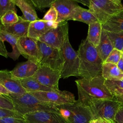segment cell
Returning a JSON list of instances; mask_svg holds the SVG:
<instances>
[{
    "mask_svg": "<svg viewBox=\"0 0 123 123\" xmlns=\"http://www.w3.org/2000/svg\"><path fill=\"white\" fill-rule=\"evenodd\" d=\"M105 80L102 75L91 79L81 78L76 80V85L89 97L97 99H111L113 96L105 85Z\"/></svg>",
    "mask_w": 123,
    "mask_h": 123,
    "instance_id": "cell-5",
    "label": "cell"
},
{
    "mask_svg": "<svg viewBox=\"0 0 123 123\" xmlns=\"http://www.w3.org/2000/svg\"><path fill=\"white\" fill-rule=\"evenodd\" d=\"M122 51L116 49H113L107 58L105 62L111 63L117 65L122 58Z\"/></svg>",
    "mask_w": 123,
    "mask_h": 123,
    "instance_id": "cell-30",
    "label": "cell"
},
{
    "mask_svg": "<svg viewBox=\"0 0 123 123\" xmlns=\"http://www.w3.org/2000/svg\"><path fill=\"white\" fill-rule=\"evenodd\" d=\"M17 46L21 55L39 65L41 55L37 40L28 36L21 37L18 39Z\"/></svg>",
    "mask_w": 123,
    "mask_h": 123,
    "instance_id": "cell-10",
    "label": "cell"
},
{
    "mask_svg": "<svg viewBox=\"0 0 123 123\" xmlns=\"http://www.w3.org/2000/svg\"><path fill=\"white\" fill-rule=\"evenodd\" d=\"M39 65L30 61L18 63L11 71L13 78L19 80L32 77L38 70Z\"/></svg>",
    "mask_w": 123,
    "mask_h": 123,
    "instance_id": "cell-16",
    "label": "cell"
},
{
    "mask_svg": "<svg viewBox=\"0 0 123 123\" xmlns=\"http://www.w3.org/2000/svg\"><path fill=\"white\" fill-rule=\"evenodd\" d=\"M30 23L25 19L23 16H19V21L17 23L9 25H2L1 30L7 32L18 38L27 36Z\"/></svg>",
    "mask_w": 123,
    "mask_h": 123,
    "instance_id": "cell-18",
    "label": "cell"
},
{
    "mask_svg": "<svg viewBox=\"0 0 123 123\" xmlns=\"http://www.w3.org/2000/svg\"><path fill=\"white\" fill-rule=\"evenodd\" d=\"M106 32L113 45L114 49L122 51L123 49V31L119 32Z\"/></svg>",
    "mask_w": 123,
    "mask_h": 123,
    "instance_id": "cell-27",
    "label": "cell"
},
{
    "mask_svg": "<svg viewBox=\"0 0 123 123\" xmlns=\"http://www.w3.org/2000/svg\"><path fill=\"white\" fill-rule=\"evenodd\" d=\"M58 19V13L54 8V7L51 6L49 10L44 15L42 20L45 21H51L56 22Z\"/></svg>",
    "mask_w": 123,
    "mask_h": 123,
    "instance_id": "cell-31",
    "label": "cell"
},
{
    "mask_svg": "<svg viewBox=\"0 0 123 123\" xmlns=\"http://www.w3.org/2000/svg\"><path fill=\"white\" fill-rule=\"evenodd\" d=\"M42 102L55 106L73 103L76 101L74 95L67 91H37L30 92Z\"/></svg>",
    "mask_w": 123,
    "mask_h": 123,
    "instance_id": "cell-8",
    "label": "cell"
},
{
    "mask_svg": "<svg viewBox=\"0 0 123 123\" xmlns=\"http://www.w3.org/2000/svg\"><path fill=\"white\" fill-rule=\"evenodd\" d=\"M52 6L58 13L56 22L60 23L66 21L73 11L79 5L75 0H54Z\"/></svg>",
    "mask_w": 123,
    "mask_h": 123,
    "instance_id": "cell-17",
    "label": "cell"
},
{
    "mask_svg": "<svg viewBox=\"0 0 123 123\" xmlns=\"http://www.w3.org/2000/svg\"><path fill=\"white\" fill-rule=\"evenodd\" d=\"M27 123H67L59 112L39 111L24 115Z\"/></svg>",
    "mask_w": 123,
    "mask_h": 123,
    "instance_id": "cell-13",
    "label": "cell"
},
{
    "mask_svg": "<svg viewBox=\"0 0 123 123\" xmlns=\"http://www.w3.org/2000/svg\"><path fill=\"white\" fill-rule=\"evenodd\" d=\"M96 48L103 62H105L109 55L114 49L106 31L103 29L100 42Z\"/></svg>",
    "mask_w": 123,
    "mask_h": 123,
    "instance_id": "cell-23",
    "label": "cell"
},
{
    "mask_svg": "<svg viewBox=\"0 0 123 123\" xmlns=\"http://www.w3.org/2000/svg\"><path fill=\"white\" fill-rule=\"evenodd\" d=\"M89 123H111L109 121L102 118H97L91 121Z\"/></svg>",
    "mask_w": 123,
    "mask_h": 123,
    "instance_id": "cell-40",
    "label": "cell"
},
{
    "mask_svg": "<svg viewBox=\"0 0 123 123\" xmlns=\"http://www.w3.org/2000/svg\"><path fill=\"white\" fill-rule=\"evenodd\" d=\"M0 108L14 110L12 101L5 95H0Z\"/></svg>",
    "mask_w": 123,
    "mask_h": 123,
    "instance_id": "cell-35",
    "label": "cell"
},
{
    "mask_svg": "<svg viewBox=\"0 0 123 123\" xmlns=\"http://www.w3.org/2000/svg\"><path fill=\"white\" fill-rule=\"evenodd\" d=\"M88 10L102 25L123 10L121 0H90Z\"/></svg>",
    "mask_w": 123,
    "mask_h": 123,
    "instance_id": "cell-4",
    "label": "cell"
},
{
    "mask_svg": "<svg viewBox=\"0 0 123 123\" xmlns=\"http://www.w3.org/2000/svg\"><path fill=\"white\" fill-rule=\"evenodd\" d=\"M59 23L45 21L42 19L31 22L28 28L27 36L36 40H38L49 30L56 27Z\"/></svg>",
    "mask_w": 123,
    "mask_h": 123,
    "instance_id": "cell-14",
    "label": "cell"
},
{
    "mask_svg": "<svg viewBox=\"0 0 123 123\" xmlns=\"http://www.w3.org/2000/svg\"><path fill=\"white\" fill-rule=\"evenodd\" d=\"M2 25V24H1L0 20V31L1 30ZM8 52L7 51V50L6 49L4 41H2L0 39V55H1L3 57L7 58L8 57Z\"/></svg>",
    "mask_w": 123,
    "mask_h": 123,
    "instance_id": "cell-39",
    "label": "cell"
},
{
    "mask_svg": "<svg viewBox=\"0 0 123 123\" xmlns=\"http://www.w3.org/2000/svg\"><path fill=\"white\" fill-rule=\"evenodd\" d=\"M19 38L3 30L0 31V39L3 41H7L12 47V51L10 53L8 52V57L12 58L14 61L17 60L21 55L17 46V41Z\"/></svg>",
    "mask_w": 123,
    "mask_h": 123,
    "instance_id": "cell-26",
    "label": "cell"
},
{
    "mask_svg": "<svg viewBox=\"0 0 123 123\" xmlns=\"http://www.w3.org/2000/svg\"><path fill=\"white\" fill-rule=\"evenodd\" d=\"M102 31V24L98 21L95 22L88 25L86 39L88 41L97 47L100 41Z\"/></svg>",
    "mask_w": 123,
    "mask_h": 123,
    "instance_id": "cell-24",
    "label": "cell"
},
{
    "mask_svg": "<svg viewBox=\"0 0 123 123\" xmlns=\"http://www.w3.org/2000/svg\"><path fill=\"white\" fill-rule=\"evenodd\" d=\"M115 100L123 106V89H114L110 91Z\"/></svg>",
    "mask_w": 123,
    "mask_h": 123,
    "instance_id": "cell-36",
    "label": "cell"
},
{
    "mask_svg": "<svg viewBox=\"0 0 123 123\" xmlns=\"http://www.w3.org/2000/svg\"><path fill=\"white\" fill-rule=\"evenodd\" d=\"M19 19V16L17 14L16 12L11 11L5 13L0 20L3 25H9L17 23Z\"/></svg>",
    "mask_w": 123,
    "mask_h": 123,
    "instance_id": "cell-28",
    "label": "cell"
},
{
    "mask_svg": "<svg viewBox=\"0 0 123 123\" xmlns=\"http://www.w3.org/2000/svg\"><path fill=\"white\" fill-rule=\"evenodd\" d=\"M102 76L105 80H121L123 79V74L116 64L104 62L102 65Z\"/></svg>",
    "mask_w": 123,
    "mask_h": 123,
    "instance_id": "cell-22",
    "label": "cell"
},
{
    "mask_svg": "<svg viewBox=\"0 0 123 123\" xmlns=\"http://www.w3.org/2000/svg\"><path fill=\"white\" fill-rule=\"evenodd\" d=\"M6 96L12 101L14 111L23 116L39 111L59 112L57 107L42 102L29 93L23 95L10 94Z\"/></svg>",
    "mask_w": 123,
    "mask_h": 123,
    "instance_id": "cell-3",
    "label": "cell"
},
{
    "mask_svg": "<svg viewBox=\"0 0 123 123\" xmlns=\"http://www.w3.org/2000/svg\"><path fill=\"white\" fill-rule=\"evenodd\" d=\"M69 20L79 21L88 25L98 21L88 9H84L80 6L75 8L66 19L67 21Z\"/></svg>",
    "mask_w": 123,
    "mask_h": 123,
    "instance_id": "cell-19",
    "label": "cell"
},
{
    "mask_svg": "<svg viewBox=\"0 0 123 123\" xmlns=\"http://www.w3.org/2000/svg\"><path fill=\"white\" fill-rule=\"evenodd\" d=\"M105 85L109 91L114 89H123V79L121 80H105Z\"/></svg>",
    "mask_w": 123,
    "mask_h": 123,
    "instance_id": "cell-34",
    "label": "cell"
},
{
    "mask_svg": "<svg viewBox=\"0 0 123 123\" xmlns=\"http://www.w3.org/2000/svg\"><path fill=\"white\" fill-rule=\"evenodd\" d=\"M77 52L79 59V77L91 79L102 75L104 62L96 47L86 38L82 41Z\"/></svg>",
    "mask_w": 123,
    "mask_h": 123,
    "instance_id": "cell-1",
    "label": "cell"
},
{
    "mask_svg": "<svg viewBox=\"0 0 123 123\" xmlns=\"http://www.w3.org/2000/svg\"><path fill=\"white\" fill-rule=\"evenodd\" d=\"M102 29L106 31L119 32L123 31V10L112 16L102 25Z\"/></svg>",
    "mask_w": 123,
    "mask_h": 123,
    "instance_id": "cell-21",
    "label": "cell"
},
{
    "mask_svg": "<svg viewBox=\"0 0 123 123\" xmlns=\"http://www.w3.org/2000/svg\"><path fill=\"white\" fill-rule=\"evenodd\" d=\"M34 6L39 10L50 7L54 0H31Z\"/></svg>",
    "mask_w": 123,
    "mask_h": 123,
    "instance_id": "cell-32",
    "label": "cell"
},
{
    "mask_svg": "<svg viewBox=\"0 0 123 123\" xmlns=\"http://www.w3.org/2000/svg\"><path fill=\"white\" fill-rule=\"evenodd\" d=\"M117 66L120 71L123 74V60L122 58L117 64Z\"/></svg>",
    "mask_w": 123,
    "mask_h": 123,
    "instance_id": "cell-42",
    "label": "cell"
},
{
    "mask_svg": "<svg viewBox=\"0 0 123 123\" xmlns=\"http://www.w3.org/2000/svg\"><path fill=\"white\" fill-rule=\"evenodd\" d=\"M9 117L24 118L23 116L18 113L14 110L0 108V119Z\"/></svg>",
    "mask_w": 123,
    "mask_h": 123,
    "instance_id": "cell-33",
    "label": "cell"
},
{
    "mask_svg": "<svg viewBox=\"0 0 123 123\" xmlns=\"http://www.w3.org/2000/svg\"><path fill=\"white\" fill-rule=\"evenodd\" d=\"M0 84L12 94L23 95L26 93L20 80L13 78L11 71L7 70H0Z\"/></svg>",
    "mask_w": 123,
    "mask_h": 123,
    "instance_id": "cell-15",
    "label": "cell"
},
{
    "mask_svg": "<svg viewBox=\"0 0 123 123\" xmlns=\"http://www.w3.org/2000/svg\"><path fill=\"white\" fill-rule=\"evenodd\" d=\"M64 63L61 73V77L63 79L70 76L79 77V59L77 52L72 47L69 35L67 36L61 48Z\"/></svg>",
    "mask_w": 123,
    "mask_h": 123,
    "instance_id": "cell-7",
    "label": "cell"
},
{
    "mask_svg": "<svg viewBox=\"0 0 123 123\" xmlns=\"http://www.w3.org/2000/svg\"><path fill=\"white\" fill-rule=\"evenodd\" d=\"M75 1L78 3H81L83 5L89 7L90 0H75Z\"/></svg>",
    "mask_w": 123,
    "mask_h": 123,
    "instance_id": "cell-43",
    "label": "cell"
},
{
    "mask_svg": "<svg viewBox=\"0 0 123 123\" xmlns=\"http://www.w3.org/2000/svg\"><path fill=\"white\" fill-rule=\"evenodd\" d=\"M10 94V92L3 86L0 84V95L8 96Z\"/></svg>",
    "mask_w": 123,
    "mask_h": 123,
    "instance_id": "cell-41",
    "label": "cell"
},
{
    "mask_svg": "<svg viewBox=\"0 0 123 123\" xmlns=\"http://www.w3.org/2000/svg\"><path fill=\"white\" fill-rule=\"evenodd\" d=\"M11 11L16 12L15 0H0V19L5 13Z\"/></svg>",
    "mask_w": 123,
    "mask_h": 123,
    "instance_id": "cell-29",
    "label": "cell"
},
{
    "mask_svg": "<svg viewBox=\"0 0 123 123\" xmlns=\"http://www.w3.org/2000/svg\"><path fill=\"white\" fill-rule=\"evenodd\" d=\"M114 123H123V106L121 105L117 111L115 117Z\"/></svg>",
    "mask_w": 123,
    "mask_h": 123,
    "instance_id": "cell-38",
    "label": "cell"
},
{
    "mask_svg": "<svg viewBox=\"0 0 123 123\" xmlns=\"http://www.w3.org/2000/svg\"><path fill=\"white\" fill-rule=\"evenodd\" d=\"M68 36V23L65 21L59 23L58 26L51 29L38 40L52 47L61 49L67 36Z\"/></svg>",
    "mask_w": 123,
    "mask_h": 123,
    "instance_id": "cell-9",
    "label": "cell"
},
{
    "mask_svg": "<svg viewBox=\"0 0 123 123\" xmlns=\"http://www.w3.org/2000/svg\"><path fill=\"white\" fill-rule=\"evenodd\" d=\"M41 84L47 87L58 90L59 81L61 73L45 66H39L35 74L32 77Z\"/></svg>",
    "mask_w": 123,
    "mask_h": 123,
    "instance_id": "cell-12",
    "label": "cell"
},
{
    "mask_svg": "<svg viewBox=\"0 0 123 123\" xmlns=\"http://www.w3.org/2000/svg\"><path fill=\"white\" fill-rule=\"evenodd\" d=\"M15 5L17 6L23 12V17L30 22L39 20L34 5L31 0H15Z\"/></svg>",
    "mask_w": 123,
    "mask_h": 123,
    "instance_id": "cell-20",
    "label": "cell"
},
{
    "mask_svg": "<svg viewBox=\"0 0 123 123\" xmlns=\"http://www.w3.org/2000/svg\"><path fill=\"white\" fill-rule=\"evenodd\" d=\"M122 52H123V49H122Z\"/></svg>",
    "mask_w": 123,
    "mask_h": 123,
    "instance_id": "cell-45",
    "label": "cell"
},
{
    "mask_svg": "<svg viewBox=\"0 0 123 123\" xmlns=\"http://www.w3.org/2000/svg\"><path fill=\"white\" fill-rule=\"evenodd\" d=\"M64 105L71 113L67 123H89L93 119L89 108L78 100Z\"/></svg>",
    "mask_w": 123,
    "mask_h": 123,
    "instance_id": "cell-11",
    "label": "cell"
},
{
    "mask_svg": "<svg viewBox=\"0 0 123 123\" xmlns=\"http://www.w3.org/2000/svg\"><path fill=\"white\" fill-rule=\"evenodd\" d=\"M122 59L123 60V52H122Z\"/></svg>",
    "mask_w": 123,
    "mask_h": 123,
    "instance_id": "cell-44",
    "label": "cell"
},
{
    "mask_svg": "<svg viewBox=\"0 0 123 123\" xmlns=\"http://www.w3.org/2000/svg\"><path fill=\"white\" fill-rule=\"evenodd\" d=\"M37 43L41 55L40 66H45L61 73L64 60L61 49L52 47L39 40Z\"/></svg>",
    "mask_w": 123,
    "mask_h": 123,
    "instance_id": "cell-6",
    "label": "cell"
},
{
    "mask_svg": "<svg viewBox=\"0 0 123 123\" xmlns=\"http://www.w3.org/2000/svg\"><path fill=\"white\" fill-rule=\"evenodd\" d=\"M20 81L22 86L26 93L37 91H57L43 86L32 77L21 79L20 80Z\"/></svg>",
    "mask_w": 123,
    "mask_h": 123,
    "instance_id": "cell-25",
    "label": "cell"
},
{
    "mask_svg": "<svg viewBox=\"0 0 123 123\" xmlns=\"http://www.w3.org/2000/svg\"><path fill=\"white\" fill-rule=\"evenodd\" d=\"M76 86L78 94V100L89 108L93 119L102 118L114 123L115 114L121 106L114 97L111 99L92 98L87 95L79 86L76 85Z\"/></svg>",
    "mask_w": 123,
    "mask_h": 123,
    "instance_id": "cell-2",
    "label": "cell"
},
{
    "mask_svg": "<svg viewBox=\"0 0 123 123\" xmlns=\"http://www.w3.org/2000/svg\"><path fill=\"white\" fill-rule=\"evenodd\" d=\"M0 123H27V122L24 118L9 117L0 119Z\"/></svg>",
    "mask_w": 123,
    "mask_h": 123,
    "instance_id": "cell-37",
    "label": "cell"
}]
</instances>
